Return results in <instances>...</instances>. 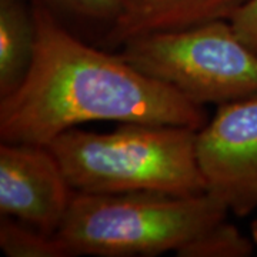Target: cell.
Wrapping results in <instances>:
<instances>
[{
	"label": "cell",
	"mask_w": 257,
	"mask_h": 257,
	"mask_svg": "<svg viewBox=\"0 0 257 257\" xmlns=\"http://www.w3.org/2000/svg\"><path fill=\"white\" fill-rule=\"evenodd\" d=\"M33 59L23 82L2 97L3 142L47 146L89 121L147 123L200 130L202 106L123 59L89 46L64 29L46 8L32 10Z\"/></svg>",
	"instance_id": "cell-1"
},
{
	"label": "cell",
	"mask_w": 257,
	"mask_h": 257,
	"mask_svg": "<svg viewBox=\"0 0 257 257\" xmlns=\"http://www.w3.org/2000/svg\"><path fill=\"white\" fill-rule=\"evenodd\" d=\"M197 130L120 123L110 133L73 127L47 147L72 189L87 193H206L196 159Z\"/></svg>",
	"instance_id": "cell-2"
},
{
	"label": "cell",
	"mask_w": 257,
	"mask_h": 257,
	"mask_svg": "<svg viewBox=\"0 0 257 257\" xmlns=\"http://www.w3.org/2000/svg\"><path fill=\"white\" fill-rule=\"evenodd\" d=\"M227 207L209 193L179 196L156 192L73 190L57 230L69 256L177 254L216 224Z\"/></svg>",
	"instance_id": "cell-3"
},
{
	"label": "cell",
	"mask_w": 257,
	"mask_h": 257,
	"mask_svg": "<svg viewBox=\"0 0 257 257\" xmlns=\"http://www.w3.org/2000/svg\"><path fill=\"white\" fill-rule=\"evenodd\" d=\"M120 55L199 106L257 94V53L230 20L133 37Z\"/></svg>",
	"instance_id": "cell-4"
},
{
	"label": "cell",
	"mask_w": 257,
	"mask_h": 257,
	"mask_svg": "<svg viewBox=\"0 0 257 257\" xmlns=\"http://www.w3.org/2000/svg\"><path fill=\"white\" fill-rule=\"evenodd\" d=\"M196 159L206 193L237 216L256 209L257 94L220 104L197 130Z\"/></svg>",
	"instance_id": "cell-5"
},
{
	"label": "cell",
	"mask_w": 257,
	"mask_h": 257,
	"mask_svg": "<svg viewBox=\"0 0 257 257\" xmlns=\"http://www.w3.org/2000/svg\"><path fill=\"white\" fill-rule=\"evenodd\" d=\"M72 194L73 189L49 147L22 142L0 146L2 216L56 234Z\"/></svg>",
	"instance_id": "cell-6"
},
{
	"label": "cell",
	"mask_w": 257,
	"mask_h": 257,
	"mask_svg": "<svg viewBox=\"0 0 257 257\" xmlns=\"http://www.w3.org/2000/svg\"><path fill=\"white\" fill-rule=\"evenodd\" d=\"M247 0H123L113 25L117 42L157 32L192 28L214 20H230Z\"/></svg>",
	"instance_id": "cell-7"
},
{
	"label": "cell",
	"mask_w": 257,
	"mask_h": 257,
	"mask_svg": "<svg viewBox=\"0 0 257 257\" xmlns=\"http://www.w3.org/2000/svg\"><path fill=\"white\" fill-rule=\"evenodd\" d=\"M36 43L33 13L18 0H0V94L12 93L28 73Z\"/></svg>",
	"instance_id": "cell-8"
},
{
	"label": "cell",
	"mask_w": 257,
	"mask_h": 257,
	"mask_svg": "<svg viewBox=\"0 0 257 257\" xmlns=\"http://www.w3.org/2000/svg\"><path fill=\"white\" fill-rule=\"evenodd\" d=\"M0 246L12 257H63L67 250L57 234H47L29 224H19L3 216L0 224Z\"/></svg>",
	"instance_id": "cell-9"
},
{
	"label": "cell",
	"mask_w": 257,
	"mask_h": 257,
	"mask_svg": "<svg viewBox=\"0 0 257 257\" xmlns=\"http://www.w3.org/2000/svg\"><path fill=\"white\" fill-rule=\"evenodd\" d=\"M253 244L234 226L221 221L192 241L179 253L183 257H244L250 256Z\"/></svg>",
	"instance_id": "cell-10"
},
{
	"label": "cell",
	"mask_w": 257,
	"mask_h": 257,
	"mask_svg": "<svg viewBox=\"0 0 257 257\" xmlns=\"http://www.w3.org/2000/svg\"><path fill=\"white\" fill-rule=\"evenodd\" d=\"M77 16L116 23L123 10V0H50Z\"/></svg>",
	"instance_id": "cell-11"
},
{
	"label": "cell",
	"mask_w": 257,
	"mask_h": 257,
	"mask_svg": "<svg viewBox=\"0 0 257 257\" xmlns=\"http://www.w3.org/2000/svg\"><path fill=\"white\" fill-rule=\"evenodd\" d=\"M236 35L257 53V0H247L230 19Z\"/></svg>",
	"instance_id": "cell-12"
},
{
	"label": "cell",
	"mask_w": 257,
	"mask_h": 257,
	"mask_svg": "<svg viewBox=\"0 0 257 257\" xmlns=\"http://www.w3.org/2000/svg\"><path fill=\"white\" fill-rule=\"evenodd\" d=\"M251 231H253V239H254V241L257 243V220L253 223V229H251Z\"/></svg>",
	"instance_id": "cell-13"
}]
</instances>
